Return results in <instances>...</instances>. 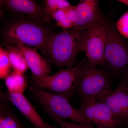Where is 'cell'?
<instances>
[{"label": "cell", "instance_id": "obj_1", "mask_svg": "<svg viewBox=\"0 0 128 128\" xmlns=\"http://www.w3.org/2000/svg\"><path fill=\"white\" fill-rule=\"evenodd\" d=\"M85 30L72 28L54 33L47 38L39 50L48 62L58 67L73 66L82 52Z\"/></svg>", "mask_w": 128, "mask_h": 128}, {"label": "cell", "instance_id": "obj_2", "mask_svg": "<svg viewBox=\"0 0 128 128\" xmlns=\"http://www.w3.org/2000/svg\"><path fill=\"white\" fill-rule=\"evenodd\" d=\"M47 24L28 16L12 19L2 31L5 44H21L39 50L54 33L52 28Z\"/></svg>", "mask_w": 128, "mask_h": 128}, {"label": "cell", "instance_id": "obj_3", "mask_svg": "<svg viewBox=\"0 0 128 128\" xmlns=\"http://www.w3.org/2000/svg\"><path fill=\"white\" fill-rule=\"evenodd\" d=\"M32 90L34 99L52 118L70 120L76 123L94 128L90 122L72 106L66 96L38 88Z\"/></svg>", "mask_w": 128, "mask_h": 128}, {"label": "cell", "instance_id": "obj_4", "mask_svg": "<svg viewBox=\"0 0 128 128\" xmlns=\"http://www.w3.org/2000/svg\"><path fill=\"white\" fill-rule=\"evenodd\" d=\"M80 79L78 90L82 101L96 100L105 92L111 89L109 80L105 71L86 62H80Z\"/></svg>", "mask_w": 128, "mask_h": 128}, {"label": "cell", "instance_id": "obj_5", "mask_svg": "<svg viewBox=\"0 0 128 128\" xmlns=\"http://www.w3.org/2000/svg\"><path fill=\"white\" fill-rule=\"evenodd\" d=\"M80 63L76 66H67L51 76L33 80L34 87L66 96L78 92L80 79Z\"/></svg>", "mask_w": 128, "mask_h": 128}, {"label": "cell", "instance_id": "obj_6", "mask_svg": "<svg viewBox=\"0 0 128 128\" xmlns=\"http://www.w3.org/2000/svg\"><path fill=\"white\" fill-rule=\"evenodd\" d=\"M108 22L104 18L97 21L86 29L82 43L88 62L94 66L105 64V52Z\"/></svg>", "mask_w": 128, "mask_h": 128}, {"label": "cell", "instance_id": "obj_7", "mask_svg": "<svg viewBox=\"0 0 128 128\" xmlns=\"http://www.w3.org/2000/svg\"><path fill=\"white\" fill-rule=\"evenodd\" d=\"M105 64L118 73L128 71V44L117 32L115 25L108 22Z\"/></svg>", "mask_w": 128, "mask_h": 128}, {"label": "cell", "instance_id": "obj_8", "mask_svg": "<svg viewBox=\"0 0 128 128\" xmlns=\"http://www.w3.org/2000/svg\"><path fill=\"white\" fill-rule=\"evenodd\" d=\"M78 110L97 128H118L122 124L106 104L96 100L82 101Z\"/></svg>", "mask_w": 128, "mask_h": 128}, {"label": "cell", "instance_id": "obj_9", "mask_svg": "<svg viewBox=\"0 0 128 128\" xmlns=\"http://www.w3.org/2000/svg\"><path fill=\"white\" fill-rule=\"evenodd\" d=\"M96 101L106 104L122 123H128V86L124 82L105 92Z\"/></svg>", "mask_w": 128, "mask_h": 128}, {"label": "cell", "instance_id": "obj_10", "mask_svg": "<svg viewBox=\"0 0 128 128\" xmlns=\"http://www.w3.org/2000/svg\"><path fill=\"white\" fill-rule=\"evenodd\" d=\"M103 18L98 1L80 0L76 6L74 26L72 28L85 30Z\"/></svg>", "mask_w": 128, "mask_h": 128}, {"label": "cell", "instance_id": "obj_11", "mask_svg": "<svg viewBox=\"0 0 128 128\" xmlns=\"http://www.w3.org/2000/svg\"><path fill=\"white\" fill-rule=\"evenodd\" d=\"M4 2L10 11L25 14L41 22L50 24L52 18L44 8L40 6L34 0H8Z\"/></svg>", "mask_w": 128, "mask_h": 128}, {"label": "cell", "instance_id": "obj_12", "mask_svg": "<svg viewBox=\"0 0 128 128\" xmlns=\"http://www.w3.org/2000/svg\"><path fill=\"white\" fill-rule=\"evenodd\" d=\"M22 53L32 71L33 80L43 78L51 72L50 63L38 52L37 49L18 44L14 45Z\"/></svg>", "mask_w": 128, "mask_h": 128}, {"label": "cell", "instance_id": "obj_13", "mask_svg": "<svg viewBox=\"0 0 128 128\" xmlns=\"http://www.w3.org/2000/svg\"><path fill=\"white\" fill-rule=\"evenodd\" d=\"M9 98L12 103L34 126L38 128H49L48 124L43 120L23 94L9 93Z\"/></svg>", "mask_w": 128, "mask_h": 128}, {"label": "cell", "instance_id": "obj_14", "mask_svg": "<svg viewBox=\"0 0 128 128\" xmlns=\"http://www.w3.org/2000/svg\"><path fill=\"white\" fill-rule=\"evenodd\" d=\"M5 49L7 51L14 72L23 74L28 68L26 60L22 53L14 45L5 44Z\"/></svg>", "mask_w": 128, "mask_h": 128}, {"label": "cell", "instance_id": "obj_15", "mask_svg": "<svg viewBox=\"0 0 128 128\" xmlns=\"http://www.w3.org/2000/svg\"><path fill=\"white\" fill-rule=\"evenodd\" d=\"M5 84L9 93L23 94L28 86L23 74L15 72L5 79Z\"/></svg>", "mask_w": 128, "mask_h": 128}, {"label": "cell", "instance_id": "obj_16", "mask_svg": "<svg viewBox=\"0 0 128 128\" xmlns=\"http://www.w3.org/2000/svg\"><path fill=\"white\" fill-rule=\"evenodd\" d=\"M11 64L8 53L5 49L0 48V78L6 79L10 74Z\"/></svg>", "mask_w": 128, "mask_h": 128}, {"label": "cell", "instance_id": "obj_17", "mask_svg": "<svg viewBox=\"0 0 128 128\" xmlns=\"http://www.w3.org/2000/svg\"><path fill=\"white\" fill-rule=\"evenodd\" d=\"M0 128H22L16 118L4 110L1 109Z\"/></svg>", "mask_w": 128, "mask_h": 128}, {"label": "cell", "instance_id": "obj_18", "mask_svg": "<svg viewBox=\"0 0 128 128\" xmlns=\"http://www.w3.org/2000/svg\"><path fill=\"white\" fill-rule=\"evenodd\" d=\"M46 12L50 16L59 10H64L71 6L68 1L65 0H46L45 1Z\"/></svg>", "mask_w": 128, "mask_h": 128}, {"label": "cell", "instance_id": "obj_19", "mask_svg": "<svg viewBox=\"0 0 128 128\" xmlns=\"http://www.w3.org/2000/svg\"><path fill=\"white\" fill-rule=\"evenodd\" d=\"M51 17L56 21L55 26L60 27L65 30L73 27V24L67 18L65 10L56 11L52 14Z\"/></svg>", "mask_w": 128, "mask_h": 128}, {"label": "cell", "instance_id": "obj_20", "mask_svg": "<svg viewBox=\"0 0 128 128\" xmlns=\"http://www.w3.org/2000/svg\"><path fill=\"white\" fill-rule=\"evenodd\" d=\"M115 26L117 32L123 38L128 39V10L118 20Z\"/></svg>", "mask_w": 128, "mask_h": 128}, {"label": "cell", "instance_id": "obj_21", "mask_svg": "<svg viewBox=\"0 0 128 128\" xmlns=\"http://www.w3.org/2000/svg\"><path fill=\"white\" fill-rule=\"evenodd\" d=\"M52 119L61 128H90L87 126L76 123L69 122L66 120L60 118H54Z\"/></svg>", "mask_w": 128, "mask_h": 128}, {"label": "cell", "instance_id": "obj_22", "mask_svg": "<svg viewBox=\"0 0 128 128\" xmlns=\"http://www.w3.org/2000/svg\"><path fill=\"white\" fill-rule=\"evenodd\" d=\"M76 6H71L66 9H64L66 16L69 20L73 24V26L74 20Z\"/></svg>", "mask_w": 128, "mask_h": 128}, {"label": "cell", "instance_id": "obj_23", "mask_svg": "<svg viewBox=\"0 0 128 128\" xmlns=\"http://www.w3.org/2000/svg\"><path fill=\"white\" fill-rule=\"evenodd\" d=\"M117 1L126 5L128 7V0H118Z\"/></svg>", "mask_w": 128, "mask_h": 128}, {"label": "cell", "instance_id": "obj_24", "mask_svg": "<svg viewBox=\"0 0 128 128\" xmlns=\"http://www.w3.org/2000/svg\"><path fill=\"white\" fill-rule=\"evenodd\" d=\"M124 82L128 86V71L125 74V77H124Z\"/></svg>", "mask_w": 128, "mask_h": 128}, {"label": "cell", "instance_id": "obj_25", "mask_svg": "<svg viewBox=\"0 0 128 128\" xmlns=\"http://www.w3.org/2000/svg\"><path fill=\"white\" fill-rule=\"evenodd\" d=\"M127 124V125H128V123H127V124Z\"/></svg>", "mask_w": 128, "mask_h": 128}]
</instances>
